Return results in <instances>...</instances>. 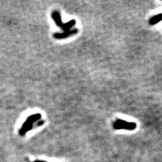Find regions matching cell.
Wrapping results in <instances>:
<instances>
[{"label":"cell","mask_w":162,"mask_h":162,"mask_svg":"<svg viewBox=\"0 0 162 162\" xmlns=\"http://www.w3.org/2000/svg\"><path fill=\"white\" fill-rule=\"evenodd\" d=\"M113 128L115 130L124 129L127 131H133L136 128V124L134 122H128L122 119H117L113 122Z\"/></svg>","instance_id":"1"},{"label":"cell","mask_w":162,"mask_h":162,"mask_svg":"<svg viewBox=\"0 0 162 162\" xmlns=\"http://www.w3.org/2000/svg\"><path fill=\"white\" fill-rule=\"evenodd\" d=\"M79 30L77 29H71V30L63 32V33H56L54 35V36L57 39H66L69 37V36H73L76 34L78 33Z\"/></svg>","instance_id":"2"},{"label":"cell","mask_w":162,"mask_h":162,"mask_svg":"<svg viewBox=\"0 0 162 162\" xmlns=\"http://www.w3.org/2000/svg\"><path fill=\"white\" fill-rule=\"evenodd\" d=\"M51 16H52V18H53L54 22H56L57 26H59L61 29H62L64 26V23H63L62 22L60 12H59L58 11H54V12L52 13Z\"/></svg>","instance_id":"3"},{"label":"cell","mask_w":162,"mask_h":162,"mask_svg":"<svg viewBox=\"0 0 162 162\" xmlns=\"http://www.w3.org/2000/svg\"><path fill=\"white\" fill-rule=\"evenodd\" d=\"M162 20V13L154 16L151 18H150L149 23L150 25H156Z\"/></svg>","instance_id":"4"},{"label":"cell","mask_w":162,"mask_h":162,"mask_svg":"<svg viewBox=\"0 0 162 162\" xmlns=\"http://www.w3.org/2000/svg\"><path fill=\"white\" fill-rule=\"evenodd\" d=\"M35 162H45V161H35Z\"/></svg>","instance_id":"5"}]
</instances>
